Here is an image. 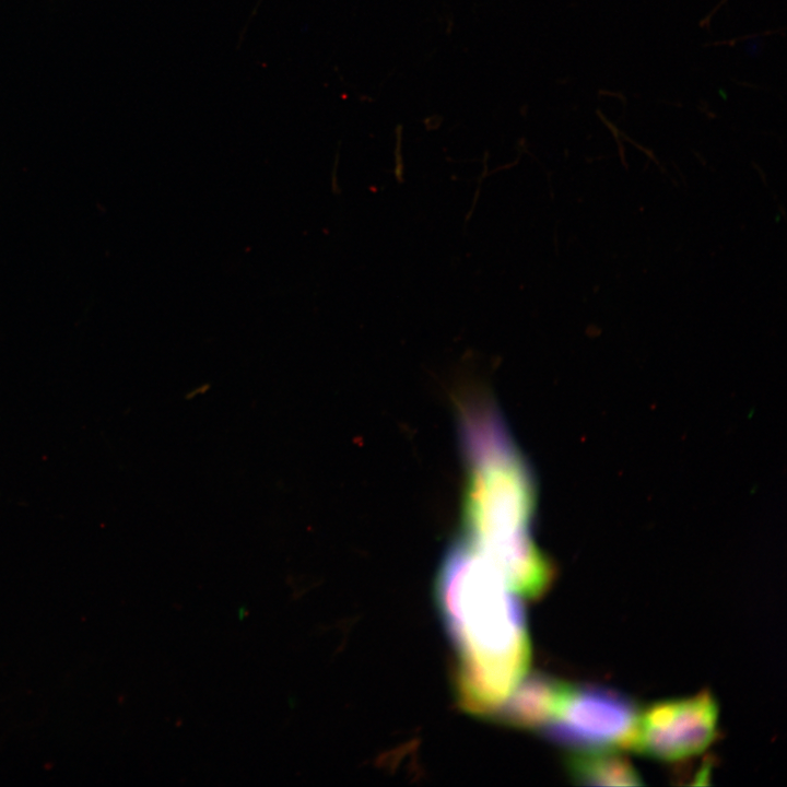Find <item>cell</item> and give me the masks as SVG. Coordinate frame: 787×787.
<instances>
[{
    "instance_id": "obj_6",
    "label": "cell",
    "mask_w": 787,
    "mask_h": 787,
    "mask_svg": "<svg viewBox=\"0 0 787 787\" xmlns=\"http://www.w3.org/2000/svg\"><path fill=\"white\" fill-rule=\"evenodd\" d=\"M569 774L578 783L604 786H636L637 772L611 751L576 752L568 761Z\"/></svg>"
},
{
    "instance_id": "obj_7",
    "label": "cell",
    "mask_w": 787,
    "mask_h": 787,
    "mask_svg": "<svg viewBox=\"0 0 787 787\" xmlns=\"http://www.w3.org/2000/svg\"><path fill=\"white\" fill-rule=\"evenodd\" d=\"M245 614H246L245 610H244V609H240V610H239V618L242 619L243 615H245Z\"/></svg>"
},
{
    "instance_id": "obj_1",
    "label": "cell",
    "mask_w": 787,
    "mask_h": 787,
    "mask_svg": "<svg viewBox=\"0 0 787 787\" xmlns=\"http://www.w3.org/2000/svg\"><path fill=\"white\" fill-rule=\"evenodd\" d=\"M501 573L463 539L439 566L435 597L456 651L460 706L493 715L526 677L531 658L525 612Z\"/></svg>"
},
{
    "instance_id": "obj_4",
    "label": "cell",
    "mask_w": 787,
    "mask_h": 787,
    "mask_svg": "<svg viewBox=\"0 0 787 787\" xmlns=\"http://www.w3.org/2000/svg\"><path fill=\"white\" fill-rule=\"evenodd\" d=\"M718 708L708 692L654 704L641 712L633 749L661 761L700 754L715 739Z\"/></svg>"
},
{
    "instance_id": "obj_5",
    "label": "cell",
    "mask_w": 787,
    "mask_h": 787,
    "mask_svg": "<svg viewBox=\"0 0 787 787\" xmlns=\"http://www.w3.org/2000/svg\"><path fill=\"white\" fill-rule=\"evenodd\" d=\"M493 714L519 728H545L557 715L569 685L551 677L536 674L520 681Z\"/></svg>"
},
{
    "instance_id": "obj_2",
    "label": "cell",
    "mask_w": 787,
    "mask_h": 787,
    "mask_svg": "<svg viewBox=\"0 0 787 787\" xmlns=\"http://www.w3.org/2000/svg\"><path fill=\"white\" fill-rule=\"evenodd\" d=\"M460 432L467 462L462 539L528 598L551 585L553 569L530 532L533 489L505 422L486 401L465 402Z\"/></svg>"
},
{
    "instance_id": "obj_3",
    "label": "cell",
    "mask_w": 787,
    "mask_h": 787,
    "mask_svg": "<svg viewBox=\"0 0 787 787\" xmlns=\"http://www.w3.org/2000/svg\"><path fill=\"white\" fill-rule=\"evenodd\" d=\"M639 715L636 704L620 692L597 685H569L544 732L576 752L632 748Z\"/></svg>"
}]
</instances>
